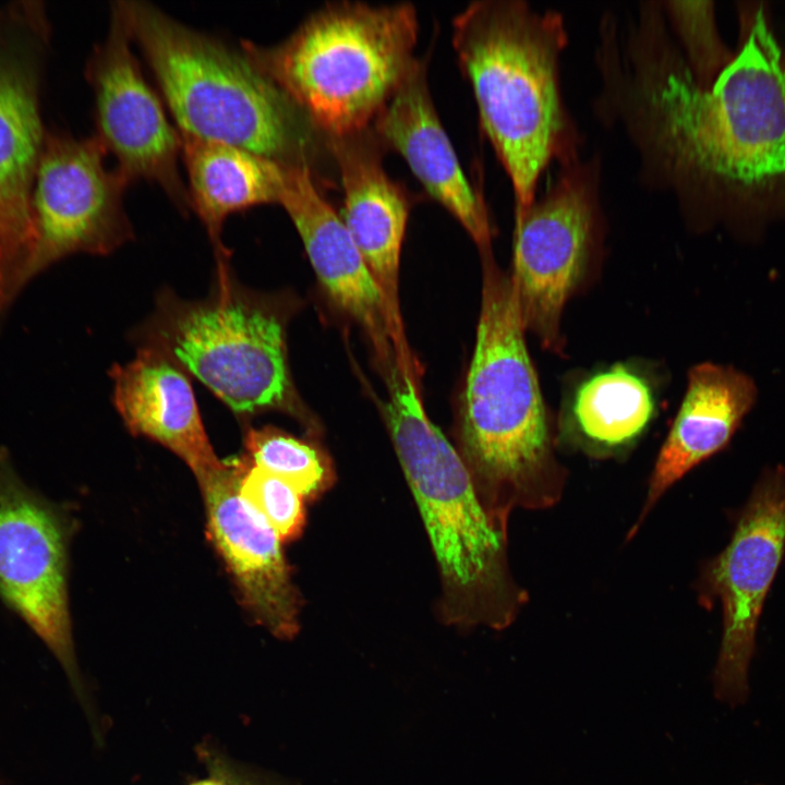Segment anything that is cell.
<instances>
[{
  "mask_svg": "<svg viewBox=\"0 0 785 785\" xmlns=\"http://www.w3.org/2000/svg\"><path fill=\"white\" fill-rule=\"evenodd\" d=\"M593 109L633 148L642 182L680 203L700 179L752 184L785 172V68L761 12L739 53L699 85L659 1L599 29Z\"/></svg>",
  "mask_w": 785,
  "mask_h": 785,
  "instance_id": "obj_1",
  "label": "cell"
},
{
  "mask_svg": "<svg viewBox=\"0 0 785 785\" xmlns=\"http://www.w3.org/2000/svg\"><path fill=\"white\" fill-rule=\"evenodd\" d=\"M567 44L559 12L522 0L474 1L452 21L458 63L509 178L515 216L534 202L548 166L579 157V132L560 85Z\"/></svg>",
  "mask_w": 785,
  "mask_h": 785,
  "instance_id": "obj_2",
  "label": "cell"
},
{
  "mask_svg": "<svg viewBox=\"0 0 785 785\" xmlns=\"http://www.w3.org/2000/svg\"><path fill=\"white\" fill-rule=\"evenodd\" d=\"M482 301L461 395L457 450L487 510L542 509L561 496L565 471L531 361L510 275L482 254Z\"/></svg>",
  "mask_w": 785,
  "mask_h": 785,
  "instance_id": "obj_3",
  "label": "cell"
},
{
  "mask_svg": "<svg viewBox=\"0 0 785 785\" xmlns=\"http://www.w3.org/2000/svg\"><path fill=\"white\" fill-rule=\"evenodd\" d=\"M384 381L385 422L439 572V617L504 629L527 602L508 563L507 521L483 505L457 448L426 414L419 377L395 366Z\"/></svg>",
  "mask_w": 785,
  "mask_h": 785,
  "instance_id": "obj_4",
  "label": "cell"
},
{
  "mask_svg": "<svg viewBox=\"0 0 785 785\" xmlns=\"http://www.w3.org/2000/svg\"><path fill=\"white\" fill-rule=\"evenodd\" d=\"M290 305L286 298L242 285L230 258H220L206 298L189 301L164 288L131 339L170 359L243 424L276 411L315 435L318 427L299 397L289 366Z\"/></svg>",
  "mask_w": 785,
  "mask_h": 785,
  "instance_id": "obj_5",
  "label": "cell"
},
{
  "mask_svg": "<svg viewBox=\"0 0 785 785\" xmlns=\"http://www.w3.org/2000/svg\"><path fill=\"white\" fill-rule=\"evenodd\" d=\"M181 135L307 164V117L242 50L146 2H116Z\"/></svg>",
  "mask_w": 785,
  "mask_h": 785,
  "instance_id": "obj_6",
  "label": "cell"
},
{
  "mask_svg": "<svg viewBox=\"0 0 785 785\" xmlns=\"http://www.w3.org/2000/svg\"><path fill=\"white\" fill-rule=\"evenodd\" d=\"M419 22L408 2H335L271 47L242 50L329 137L367 128L414 67Z\"/></svg>",
  "mask_w": 785,
  "mask_h": 785,
  "instance_id": "obj_7",
  "label": "cell"
},
{
  "mask_svg": "<svg viewBox=\"0 0 785 785\" xmlns=\"http://www.w3.org/2000/svg\"><path fill=\"white\" fill-rule=\"evenodd\" d=\"M601 165L580 156L559 165L540 198L515 216L510 279L526 330L560 352L564 307L579 288L603 235Z\"/></svg>",
  "mask_w": 785,
  "mask_h": 785,
  "instance_id": "obj_8",
  "label": "cell"
},
{
  "mask_svg": "<svg viewBox=\"0 0 785 785\" xmlns=\"http://www.w3.org/2000/svg\"><path fill=\"white\" fill-rule=\"evenodd\" d=\"M73 523L29 487L0 447V599L51 652L84 703L69 605Z\"/></svg>",
  "mask_w": 785,
  "mask_h": 785,
  "instance_id": "obj_9",
  "label": "cell"
},
{
  "mask_svg": "<svg viewBox=\"0 0 785 785\" xmlns=\"http://www.w3.org/2000/svg\"><path fill=\"white\" fill-rule=\"evenodd\" d=\"M106 154L96 136L44 142L32 198L34 244L21 288L68 255H107L133 239L123 206L130 182L106 168Z\"/></svg>",
  "mask_w": 785,
  "mask_h": 785,
  "instance_id": "obj_10",
  "label": "cell"
},
{
  "mask_svg": "<svg viewBox=\"0 0 785 785\" xmlns=\"http://www.w3.org/2000/svg\"><path fill=\"white\" fill-rule=\"evenodd\" d=\"M785 551V470L768 471L754 487L723 552L702 584L720 600L723 636L714 671L717 699L742 703L759 617Z\"/></svg>",
  "mask_w": 785,
  "mask_h": 785,
  "instance_id": "obj_11",
  "label": "cell"
},
{
  "mask_svg": "<svg viewBox=\"0 0 785 785\" xmlns=\"http://www.w3.org/2000/svg\"><path fill=\"white\" fill-rule=\"evenodd\" d=\"M132 43L114 2L109 33L88 64L96 102L95 136L116 157V169L130 183L140 179L156 183L185 213L190 200L178 169L181 135L147 83Z\"/></svg>",
  "mask_w": 785,
  "mask_h": 785,
  "instance_id": "obj_12",
  "label": "cell"
},
{
  "mask_svg": "<svg viewBox=\"0 0 785 785\" xmlns=\"http://www.w3.org/2000/svg\"><path fill=\"white\" fill-rule=\"evenodd\" d=\"M243 467L237 457L197 479L207 534L253 619L290 640L300 630L303 601L277 532L240 493Z\"/></svg>",
  "mask_w": 785,
  "mask_h": 785,
  "instance_id": "obj_13",
  "label": "cell"
},
{
  "mask_svg": "<svg viewBox=\"0 0 785 785\" xmlns=\"http://www.w3.org/2000/svg\"><path fill=\"white\" fill-rule=\"evenodd\" d=\"M375 137L365 130L329 137L343 189L341 220L384 298L396 360L415 361L404 334L399 302V265L409 198L386 172ZM340 215V214H339Z\"/></svg>",
  "mask_w": 785,
  "mask_h": 785,
  "instance_id": "obj_14",
  "label": "cell"
},
{
  "mask_svg": "<svg viewBox=\"0 0 785 785\" xmlns=\"http://www.w3.org/2000/svg\"><path fill=\"white\" fill-rule=\"evenodd\" d=\"M280 204L322 288L365 334L383 376L397 365L382 292L340 215L318 191L309 164L287 165Z\"/></svg>",
  "mask_w": 785,
  "mask_h": 785,
  "instance_id": "obj_15",
  "label": "cell"
},
{
  "mask_svg": "<svg viewBox=\"0 0 785 785\" xmlns=\"http://www.w3.org/2000/svg\"><path fill=\"white\" fill-rule=\"evenodd\" d=\"M373 122L378 140L404 158L426 192L460 222L480 253L492 252L487 209L468 180L439 119L425 60L418 58Z\"/></svg>",
  "mask_w": 785,
  "mask_h": 785,
  "instance_id": "obj_16",
  "label": "cell"
},
{
  "mask_svg": "<svg viewBox=\"0 0 785 785\" xmlns=\"http://www.w3.org/2000/svg\"><path fill=\"white\" fill-rule=\"evenodd\" d=\"M43 147L33 80L0 58V307L21 289L33 249L32 190Z\"/></svg>",
  "mask_w": 785,
  "mask_h": 785,
  "instance_id": "obj_17",
  "label": "cell"
},
{
  "mask_svg": "<svg viewBox=\"0 0 785 785\" xmlns=\"http://www.w3.org/2000/svg\"><path fill=\"white\" fill-rule=\"evenodd\" d=\"M109 375L113 404L131 434L169 449L196 480L224 464L205 432L190 376L170 359L137 347L135 358L114 364Z\"/></svg>",
  "mask_w": 785,
  "mask_h": 785,
  "instance_id": "obj_18",
  "label": "cell"
},
{
  "mask_svg": "<svg viewBox=\"0 0 785 785\" xmlns=\"http://www.w3.org/2000/svg\"><path fill=\"white\" fill-rule=\"evenodd\" d=\"M757 395L751 377L733 366L704 362L690 369L685 396L657 455L630 536L669 487L729 444Z\"/></svg>",
  "mask_w": 785,
  "mask_h": 785,
  "instance_id": "obj_19",
  "label": "cell"
},
{
  "mask_svg": "<svg viewBox=\"0 0 785 785\" xmlns=\"http://www.w3.org/2000/svg\"><path fill=\"white\" fill-rule=\"evenodd\" d=\"M181 141L190 209L205 227L216 259L230 258L221 241L225 220L257 205L278 204L287 165L224 143L188 135Z\"/></svg>",
  "mask_w": 785,
  "mask_h": 785,
  "instance_id": "obj_20",
  "label": "cell"
},
{
  "mask_svg": "<svg viewBox=\"0 0 785 785\" xmlns=\"http://www.w3.org/2000/svg\"><path fill=\"white\" fill-rule=\"evenodd\" d=\"M656 410L650 379L636 366L615 363L584 376L568 397L565 430L587 452H617L647 430Z\"/></svg>",
  "mask_w": 785,
  "mask_h": 785,
  "instance_id": "obj_21",
  "label": "cell"
},
{
  "mask_svg": "<svg viewBox=\"0 0 785 785\" xmlns=\"http://www.w3.org/2000/svg\"><path fill=\"white\" fill-rule=\"evenodd\" d=\"M243 447L249 464L286 480L305 500H316L336 481L333 461L319 445L275 426H246Z\"/></svg>",
  "mask_w": 785,
  "mask_h": 785,
  "instance_id": "obj_22",
  "label": "cell"
},
{
  "mask_svg": "<svg viewBox=\"0 0 785 785\" xmlns=\"http://www.w3.org/2000/svg\"><path fill=\"white\" fill-rule=\"evenodd\" d=\"M666 24L696 82L710 86L729 63L715 27L712 2L660 1Z\"/></svg>",
  "mask_w": 785,
  "mask_h": 785,
  "instance_id": "obj_23",
  "label": "cell"
},
{
  "mask_svg": "<svg viewBox=\"0 0 785 785\" xmlns=\"http://www.w3.org/2000/svg\"><path fill=\"white\" fill-rule=\"evenodd\" d=\"M243 461L241 495L269 522L281 542L298 540L306 524L302 494L286 480Z\"/></svg>",
  "mask_w": 785,
  "mask_h": 785,
  "instance_id": "obj_24",
  "label": "cell"
},
{
  "mask_svg": "<svg viewBox=\"0 0 785 785\" xmlns=\"http://www.w3.org/2000/svg\"><path fill=\"white\" fill-rule=\"evenodd\" d=\"M190 785H232V783L227 768L225 765L214 764L210 776L198 780Z\"/></svg>",
  "mask_w": 785,
  "mask_h": 785,
  "instance_id": "obj_25",
  "label": "cell"
},
{
  "mask_svg": "<svg viewBox=\"0 0 785 785\" xmlns=\"http://www.w3.org/2000/svg\"><path fill=\"white\" fill-rule=\"evenodd\" d=\"M229 775H230V780H231L232 785H247V784H244V783H243L241 780H239L238 777H235V776L233 775V773L229 772Z\"/></svg>",
  "mask_w": 785,
  "mask_h": 785,
  "instance_id": "obj_26",
  "label": "cell"
}]
</instances>
